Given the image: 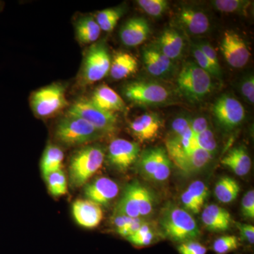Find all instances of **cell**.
Instances as JSON below:
<instances>
[{
	"label": "cell",
	"instance_id": "6da1fadb",
	"mask_svg": "<svg viewBox=\"0 0 254 254\" xmlns=\"http://www.w3.org/2000/svg\"><path fill=\"white\" fill-rule=\"evenodd\" d=\"M159 224L167 238L179 243L193 241L200 235L193 216L187 210L176 205H168L163 208Z\"/></svg>",
	"mask_w": 254,
	"mask_h": 254
},
{
	"label": "cell",
	"instance_id": "7a4b0ae2",
	"mask_svg": "<svg viewBox=\"0 0 254 254\" xmlns=\"http://www.w3.org/2000/svg\"><path fill=\"white\" fill-rule=\"evenodd\" d=\"M178 91L185 98L195 103L204 99L213 89L211 76L193 61H187L177 78Z\"/></svg>",
	"mask_w": 254,
	"mask_h": 254
},
{
	"label": "cell",
	"instance_id": "3957f363",
	"mask_svg": "<svg viewBox=\"0 0 254 254\" xmlns=\"http://www.w3.org/2000/svg\"><path fill=\"white\" fill-rule=\"evenodd\" d=\"M105 153L98 145H87L77 150L71 157L69 177L74 187L83 186L101 168Z\"/></svg>",
	"mask_w": 254,
	"mask_h": 254
},
{
	"label": "cell",
	"instance_id": "277c9868",
	"mask_svg": "<svg viewBox=\"0 0 254 254\" xmlns=\"http://www.w3.org/2000/svg\"><path fill=\"white\" fill-rule=\"evenodd\" d=\"M103 133L83 119L66 115L58 124L55 138L66 146H76L98 139Z\"/></svg>",
	"mask_w": 254,
	"mask_h": 254
},
{
	"label": "cell",
	"instance_id": "5b68a950",
	"mask_svg": "<svg viewBox=\"0 0 254 254\" xmlns=\"http://www.w3.org/2000/svg\"><path fill=\"white\" fill-rule=\"evenodd\" d=\"M32 109L41 118L53 117L68 105L65 88L60 83H53L35 92L31 97Z\"/></svg>",
	"mask_w": 254,
	"mask_h": 254
},
{
	"label": "cell",
	"instance_id": "8992f818",
	"mask_svg": "<svg viewBox=\"0 0 254 254\" xmlns=\"http://www.w3.org/2000/svg\"><path fill=\"white\" fill-rule=\"evenodd\" d=\"M67 115L83 119L103 134L113 133L118 127L116 114L99 109L87 98L76 100L70 107Z\"/></svg>",
	"mask_w": 254,
	"mask_h": 254
},
{
	"label": "cell",
	"instance_id": "52a82bcc",
	"mask_svg": "<svg viewBox=\"0 0 254 254\" xmlns=\"http://www.w3.org/2000/svg\"><path fill=\"white\" fill-rule=\"evenodd\" d=\"M172 160L162 147L144 150L140 155L138 168L145 178L153 182H164L171 174Z\"/></svg>",
	"mask_w": 254,
	"mask_h": 254
},
{
	"label": "cell",
	"instance_id": "ba28073f",
	"mask_svg": "<svg viewBox=\"0 0 254 254\" xmlns=\"http://www.w3.org/2000/svg\"><path fill=\"white\" fill-rule=\"evenodd\" d=\"M111 58L106 46L103 43L93 45L87 52L82 78L86 84L99 81L110 73Z\"/></svg>",
	"mask_w": 254,
	"mask_h": 254
},
{
	"label": "cell",
	"instance_id": "9c48e42d",
	"mask_svg": "<svg viewBox=\"0 0 254 254\" xmlns=\"http://www.w3.org/2000/svg\"><path fill=\"white\" fill-rule=\"evenodd\" d=\"M123 92L127 99L138 105L163 104L170 97L166 87L150 81L132 82L125 87Z\"/></svg>",
	"mask_w": 254,
	"mask_h": 254
},
{
	"label": "cell",
	"instance_id": "30bf717a",
	"mask_svg": "<svg viewBox=\"0 0 254 254\" xmlns=\"http://www.w3.org/2000/svg\"><path fill=\"white\" fill-rule=\"evenodd\" d=\"M213 113L219 125L227 130L236 128L245 118V110L236 98L229 95H222L213 106Z\"/></svg>",
	"mask_w": 254,
	"mask_h": 254
},
{
	"label": "cell",
	"instance_id": "8fae6325",
	"mask_svg": "<svg viewBox=\"0 0 254 254\" xmlns=\"http://www.w3.org/2000/svg\"><path fill=\"white\" fill-rule=\"evenodd\" d=\"M220 50L227 64L232 67H244L250 60L251 53L247 43L235 32L227 31L224 33Z\"/></svg>",
	"mask_w": 254,
	"mask_h": 254
},
{
	"label": "cell",
	"instance_id": "7c38bea8",
	"mask_svg": "<svg viewBox=\"0 0 254 254\" xmlns=\"http://www.w3.org/2000/svg\"><path fill=\"white\" fill-rule=\"evenodd\" d=\"M140 155V146L136 142L116 138L108 148V160L119 171L125 172L136 161Z\"/></svg>",
	"mask_w": 254,
	"mask_h": 254
},
{
	"label": "cell",
	"instance_id": "4fadbf2b",
	"mask_svg": "<svg viewBox=\"0 0 254 254\" xmlns=\"http://www.w3.org/2000/svg\"><path fill=\"white\" fill-rule=\"evenodd\" d=\"M175 22L179 28L192 36L204 34L210 26L208 15L191 6L180 8L175 15Z\"/></svg>",
	"mask_w": 254,
	"mask_h": 254
},
{
	"label": "cell",
	"instance_id": "5bb4252c",
	"mask_svg": "<svg viewBox=\"0 0 254 254\" xmlns=\"http://www.w3.org/2000/svg\"><path fill=\"white\" fill-rule=\"evenodd\" d=\"M118 184L108 177H102L88 184L84 189L86 199L100 205H108L118 195Z\"/></svg>",
	"mask_w": 254,
	"mask_h": 254
},
{
	"label": "cell",
	"instance_id": "9a60e30c",
	"mask_svg": "<svg viewBox=\"0 0 254 254\" xmlns=\"http://www.w3.org/2000/svg\"><path fill=\"white\" fill-rule=\"evenodd\" d=\"M71 211L76 223L85 228L98 226L103 218L101 206L88 199L75 200Z\"/></svg>",
	"mask_w": 254,
	"mask_h": 254
},
{
	"label": "cell",
	"instance_id": "2e32d148",
	"mask_svg": "<svg viewBox=\"0 0 254 254\" xmlns=\"http://www.w3.org/2000/svg\"><path fill=\"white\" fill-rule=\"evenodd\" d=\"M142 56L145 69L152 76L164 78L173 73L175 68L174 61L167 58L155 46L145 48Z\"/></svg>",
	"mask_w": 254,
	"mask_h": 254
},
{
	"label": "cell",
	"instance_id": "e0dca14e",
	"mask_svg": "<svg viewBox=\"0 0 254 254\" xmlns=\"http://www.w3.org/2000/svg\"><path fill=\"white\" fill-rule=\"evenodd\" d=\"M163 124V120L158 114L147 113L133 120L129 127L133 136L139 141H147L158 136Z\"/></svg>",
	"mask_w": 254,
	"mask_h": 254
},
{
	"label": "cell",
	"instance_id": "ac0fdd59",
	"mask_svg": "<svg viewBox=\"0 0 254 254\" xmlns=\"http://www.w3.org/2000/svg\"><path fill=\"white\" fill-rule=\"evenodd\" d=\"M150 33L149 24L145 18H130L120 31V39L125 46L136 47L144 43Z\"/></svg>",
	"mask_w": 254,
	"mask_h": 254
},
{
	"label": "cell",
	"instance_id": "d6986e66",
	"mask_svg": "<svg viewBox=\"0 0 254 254\" xmlns=\"http://www.w3.org/2000/svg\"><path fill=\"white\" fill-rule=\"evenodd\" d=\"M89 100L93 105L103 111L115 113L126 110V104L121 96L107 85L98 86Z\"/></svg>",
	"mask_w": 254,
	"mask_h": 254
},
{
	"label": "cell",
	"instance_id": "ffe728a7",
	"mask_svg": "<svg viewBox=\"0 0 254 254\" xmlns=\"http://www.w3.org/2000/svg\"><path fill=\"white\" fill-rule=\"evenodd\" d=\"M202 222L210 231L222 232L227 231L232 225L231 215L226 209L218 205H206L202 213Z\"/></svg>",
	"mask_w": 254,
	"mask_h": 254
},
{
	"label": "cell",
	"instance_id": "44dd1931",
	"mask_svg": "<svg viewBox=\"0 0 254 254\" xmlns=\"http://www.w3.org/2000/svg\"><path fill=\"white\" fill-rule=\"evenodd\" d=\"M155 46L169 59L175 61L182 56L185 42L176 29L166 28L159 36Z\"/></svg>",
	"mask_w": 254,
	"mask_h": 254
},
{
	"label": "cell",
	"instance_id": "7402d4cb",
	"mask_svg": "<svg viewBox=\"0 0 254 254\" xmlns=\"http://www.w3.org/2000/svg\"><path fill=\"white\" fill-rule=\"evenodd\" d=\"M221 163L230 169L235 175L243 177L250 173L252 160L245 146L235 147L222 158Z\"/></svg>",
	"mask_w": 254,
	"mask_h": 254
},
{
	"label": "cell",
	"instance_id": "603a6c76",
	"mask_svg": "<svg viewBox=\"0 0 254 254\" xmlns=\"http://www.w3.org/2000/svg\"><path fill=\"white\" fill-rule=\"evenodd\" d=\"M138 69L136 58L130 53L119 52L111 60L110 74L115 80H121L133 74Z\"/></svg>",
	"mask_w": 254,
	"mask_h": 254
},
{
	"label": "cell",
	"instance_id": "cb8c5ba5",
	"mask_svg": "<svg viewBox=\"0 0 254 254\" xmlns=\"http://www.w3.org/2000/svg\"><path fill=\"white\" fill-rule=\"evenodd\" d=\"M213 156L208 152L198 147L190 153L184 155L175 163L184 173H195L206 167L211 161Z\"/></svg>",
	"mask_w": 254,
	"mask_h": 254
},
{
	"label": "cell",
	"instance_id": "d4e9b609",
	"mask_svg": "<svg viewBox=\"0 0 254 254\" xmlns=\"http://www.w3.org/2000/svg\"><path fill=\"white\" fill-rule=\"evenodd\" d=\"M138 182L129 184L125 189L123 197L117 206V211L131 218H139V207H138Z\"/></svg>",
	"mask_w": 254,
	"mask_h": 254
},
{
	"label": "cell",
	"instance_id": "484cf974",
	"mask_svg": "<svg viewBox=\"0 0 254 254\" xmlns=\"http://www.w3.org/2000/svg\"><path fill=\"white\" fill-rule=\"evenodd\" d=\"M64 155L63 150L57 145L50 144L46 147L41 162V170L43 177L59 171L63 168Z\"/></svg>",
	"mask_w": 254,
	"mask_h": 254
},
{
	"label": "cell",
	"instance_id": "4316f807",
	"mask_svg": "<svg viewBox=\"0 0 254 254\" xmlns=\"http://www.w3.org/2000/svg\"><path fill=\"white\" fill-rule=\"evenodd\" d=\"M101 31L95 18L92 16H84L76 23V38L81 44H89L98 41Z\"/></svg>",
	"mask_w": 254,
	"mask_h": 254
},
{
	"label": "cell",
	"instance_id": "83f0119b",
	"mask_svg": "<svg viewBox=\"0 0 254 254\" xmlns=\"http://www.w3.org/2000/svg\"><path fill=\"white\" fill-rule=\"evenodd\" d=\"M240 191V187L236 180L230 177H223L215 185L214 193L219 201L230 203L234 201Z\"/></svg>",
	"mask_w": 254,
	"mask_h": 254
},
{
	"label": "cell",
	"instance_id": "f1b7e54d",
	"mask_svg": "<svg viewBox=\"0 0 254 254\" xmlns=\"http://www.w3.org/2000/svg\"><path fill=\"white\" fill-rule=\"evenodd\" d=\"M122 16L123 11L121 9L118 8H108L98 12L95 19L101 31L111 32L118 24Z\"/></svg>",
	"mask_w": 254,
	"mask_h": 254
},
{
	"label": "cell",
	"instance_id": "f546056e",
	"mask_svg": "<svg viewBox=\"0 0 254 254\" xmlns=\"http://www.w3.org/2000/svg\"><path fill=\"white\" fill-rule=\"evenodd\" d=\"M45 179L48 190L53 196H63L67 193V180L63 170L50 174Z\"/></svg>",
	"mask_w": 254,
	"mask_h": 254
},
{
	"label": "cell",
	"instance_id": "4dcf8cb0",
	"mask_svg": "<svg viewBox=\"0 0 254 254\" xmlns=\"http://www.w3.org/2000/svg\"><path fill=\"white\" fill-rule=\"evenodd\" d=\"M211 3L215 9L225 13H242L251 4L245 0H215Z\"/></svg>",
	"mask_w": 254,
	"mask_h": 254
},
{
	"label": "cell",
	"instance_id": "1f68e13d",
	"mask_svg": "<svg viewBox=\"0 0 254 254\" xmlns=\"http://www.w3.org/2000/svg\"><path fill=\"white\" fill-rule=\"evenodd\" d=\"M127 240L136 247H147L153 243L155 234L152 231L149 225L144 222L136 233L127 237Z\"/></svg>",
	"mask_w": 254,
	"mask_h": 254
},
{
	"label": "cell",
	"instance_id": "d6a6232c",
	"mask_svg": "<svg viewBox=\"0 0 254 254\" xmlns=\"http://www.w3.org/2000/svg\"><path fill=\"white\" fill-rule=\"evenodd\" d=\"M137 4L146 14L153 17L161 16L169 7L166 0H138Z\"/></svg>",
	"mask_w": 254,
	"mask_h": 254
},
{
	"label": "cell",
	"instance_id": "836d02e7",
	"mask_svg": "<svg viewBox=\"0 0 254 254\" xmlns=\"http://www.w3.org/2000/svg\"><path fill=\"white\" fill-rule=\"evenodd\" d=\"M240 240L235 235L220 237L214 242L213 250L218 254H226L240 247Z\"/></svg>",
	"mask_w": 254,
	"mask_h": 254
},
{
	"label": "cell",
	"instance_id": "e575fe53",
	"mask_svg": "<svg viewBox=\"0 0 254 254\" xmlns=\"http://www.w3.org/2000/svg\"><path fill=\"white\" fill-rule=\"evenodd\" d=\"M138 207H139L140 217L149 215L153 211V197L150 190L138 184Z\"/></svg>",
	"mask_w": 254,
	"mask_h": 254
},
{
	"label": "cell",
	"instance_id": "d590c367",
	"mask_svg": "<svg viewBox=\"0 0 254 254\" xmlns=\"http://www.w3.org/2000/svg\"><path fill=\"white\" fill-rule=\"evenodd\" d=\"M195 137L197 145L200 148L205 150L212 155L215 154L217 150V142L213 132L210 128Z\"/></svg>",
	"mask_w": 254,
	"mask_h": 254
},
{
	"label": "cell",
	"instance_id": "8d00e7d4",
	"mask_svg": "<svg viewBox=\"0 0 254 254\" xmlns=\"http://www.w3.org/2000/svg\"><path fill=\"white\" fill-rule=\"evenodd\" d=\"M190 131V119L186 117H179L172 123L171 134L168 138H181Z\"/></svg>",
	"mask_w": 254,
	"mask_h": 254
},
{
	"label": "cell",
	"instance_id": "74e56055",
	"mask_svg": "<svg viewBox=\"0 0 254 254\" xmlns=\"http://www.w3.org/2000/svg\"><path fill=\"white\" fill-rule=\"evenodd\" d=\"M192 55L195 59V63L197 64L198 66H200L202 69L208 72L211 76H215V77L220 78L221 75L219 74L215 68L213 67L210 63H209L208 60L203 54L199 48L197 47L196 45H193L191 48Z\"/></svg>",
	"mask_w": 254,
	"mask_h": 254
},
{
	"label": "cell",
	"instance_id": "f35d334b",
	"mask_svg": "<svg viewBox=\"0 0 254 254\" xmlns=\"http://www.w3.org/2000/svg\"><path fill=\"white\" fill-rule=\"evenodd\" d=\"M187 190L194 198L197 203L200 206H203L205 200L206 199L209 194L208 188L205 183L201 181L193 182Z\"/></svg>",
	"mask_w": 254,
	"mask_h": 254
},
{
	"label": "cell",
	"instance_id": "ab89813d",
	"mask_svg": "<svg viewBox=\"0 0 254 254\" xmlns=\"http://www.w3.org/2000/svg\"><path fill=\"white\" fill-rule=\"evenodd\" d=\"M195 45L203 53L206 59L208 60L209 63L215 68V71L222 76L221 68H220L218 56H217L216 52H215L213 47L208 44V43H205V42H203V43L200 42L199 43Z\"/></svg>",
	"mask_w": 254,
	"mask_h": 254
},
{
	"label": "cell",
	"instance_id": "60d3db41",
	"mask_svg": "<svg viewBox=\"0 0 254 254\" xmlns=\"http://www.w3.org/2000/svg\"><path fill=\"white\" fill-rule=\"evenodd\" d=\"M132 219L115 210L113 217V224L119 235L126 237L127 229L129 227Z\"/></svg>",
	"mask_w": 254,
	"mask_h": 254
},
{
	"label": "cell",
	"instance_id": "b9f144b4",
	"mask_svg": "<svg viewBox=\"0 0 254 254\" xmlns=\"http://www.w3.org/2000/svg\"><path fill=\"white\" fill-rule=\"evenodd\" d=\"M179 253L180 254H206L207 249L204 246L195 241L184 242L179 246Z\"/></svg>",
	"mask_w": 254,
	"mask_h": 254
},
{
	"label": "cell",
	"instance_id": "7bdbcfd3",
	"mask_svg": "<svg viewBox=\"0 0 254 254\" xmlns=\"http://www.w3.org/2000/svg\"><path fill=\"white\" fill-rule=\"evenodd\" d=\"M242 212L246 219L254 218V190H250L245 193L242 200Z\"/></svg>",
	"mask_w": 254,
	"mask_h": 254
},
{
	"label": "cell",
	"instance_id": "ee69618b",
	"mask_svg": "<svg viewBox=\"0 0 254 254\" xmlns=\"http://www.w3.org/2000/svg\"><path fill=\"white\" fill-rule=\"evenodd\" d=\"M241 93L250 104L254 103V75L251 74L244 78L241 83Z\"/></svg>",
	"mask_w": 254,
	"mask_h": 254
},
{
	"label": "cell",
	"instance_id": "f6af8a7d",
	"mask_svg": "<svg viewBox=\"0 0 254 254\" xmlns=\"http://www.w3.org/2000/svg\"><path fill=\"white\" fill-rule=\"evenodd\" d=\"M181 200L187 211H190L195 214L199 213L202 207L197 203L196 200L190 194L188 190H186L182 193Z\"/></svg>",
	"mask_w": 254,
	"mask_h": 254
},
{
	"label": "cell",
	"instance_id": "bcb514c9",
	"mask_svg": "<svg viewBox=\"0 0 254 254\" xmlns=\"http://www.w3.org/2000/svg\"><path fill=\"white\" fill-rule=\"evenodd\" d=\"M236 225L240 230L241 236L250 245H254V227L252 225L236 222Z\"/></svg>",
	"mask_w": 254,
	"mask_h": 254
},
{
	"label": "cell",
	"instance_id": "7dc6e473",
	"mask_svg": "<svg viewBox=\"0 0 254 254\" xmlns=\"http://www.w3.org/2000/svg\"><path fill=\"white\" fill-rule=\"evenodd\" d=\"M208 128L210 127L206 118L203 117H198L194 119H190V129L195 136L205 131Z\"/></svg>",
	"mask_w": 254,
	"mask_h": 254
},
{
	"label": "cell",
	"instance_id": "c3c4849f",
	"mask_svg": "<svg viewBox=\"0 0 254 254\" xmlns=\"http://www.w3.org/2000/svg\"><path fill=\"white\" fill-rule=\"evenodd\" d=\"M143 223H144V221H143V220L139 218L132 219L131 224H130L129 227L127 229L125 238L127 239V237L131 236L133 234L136 233V232L139 230L140 227L143 225Z\"/></svg>",
	"mask_w": 254,
	"mask_h": 254
}]
</instances>
